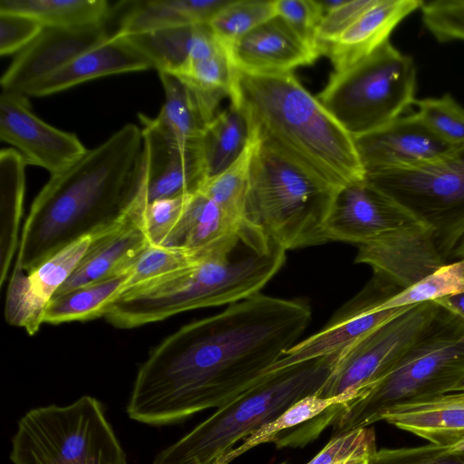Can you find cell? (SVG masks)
Instances as JSON below:
<instances>
[{"instance_id": "6da1fadb", "label": "cell", "mask_w": 464, "mask_h": 464, "mask_svg": "<svg viewBox=\"0 0 464 464\" xmlns=\"http://www.w3.org/2000/svg\"><path fill=\"white\" fill-rule=\"evenodd\" d=\"M310 321L306 301L257 294L183 325L139 367L128 416L170 425L227 404L268 372Z\"/></svg>"}, {"instance_id": "7a4b0ae2", "label": "cell", "mask_w": 464, "mask_h": 464, "mask_svg": "<svg viewBox=\"0 0 464 464\" xmlns=\"http://www.w3.org/2000/svg\"><path fill=\"white\" fill-rule=\"evenodd\" d=\"M144 172L141 128L128 123L51 176L23 225L13 271L30 272L117 219L137 196Z\"/></svg>"}, {"instance_id": "3957f363", "label": "cell", "mask_w": 464, "mask_h": 464, "mask_svg": "<svg viewBox=\"0 0 464 464\" xmlns=\"http://www.w3.org/2000/svg\"><path fill=\"white\" fill-rule=\"evenodd\" d=\"M285 258L286 250L251 223L190 265L131 286L108 306L104 318L130 329L190 310L230 305L260 294Z\"/></svg>"}, {"instance_id": "277c9868", "label": "cell", "mask_w": 464, "mask_h": 464, "mask_svg": "<svg viewBox=\"0 0 464 464\" xmlns=\"http://www.w3.org/2000/svg\"><path fill=\"white\" fill-rule=\"evenodd\" d=\"M229 98L246 117L252 142L285 155L335 188L364 178L353 137L292 72L235 68Z\"/></svg>"}, {"instance_id": "5b68a950", "label": "cell", "mask_w": 464, "mask_h": 464, "mask_svg": "<svg viewBox=\"0 0 464 464\" xmlns=\"http://www.w3.org/2000/svg\"><path fill=\"white\" fill-rule=\"evenodd\" d=\"M463 378L464 319L440 305L396 366L363 395L343 404L332 424L333 437L383 420L397 408L451 392Z\"/></svg>"}, {"instance_id": "8992f818", "label": "cell", "mask_w": 464, "mask_h": 464, "mask_svg": "<svg viewBox=\"0 0 464 464\" xmlns=\"http://www.w3.org/2000/svg\"><path fill=\"white\" fill-rule=\"evenodd\" d=\"M337 354L305 361L264 375L255 385L160 451L153 464H215L264 424L324 385Z\"/></svg>"}, {"instance_id": "52a82bcc", "label": "cell", "mask_w": 464, "mask_h": 464, "mask_svg": "<svg viewBox=\"0 0 464 464\" xmlns=\"http://www.w3.org/2000/svg\"><path fill=\"white\" fill-rule=\"evenodd\" d=\"M246 218L285 250L324 244L338 188L285 155L252 142Z\"/></svg>"}, {"instance_id": "ba28073f", "label": "cell", "mask_w": 464, "mask_h": 464, "mask_svg": "<svg viewBox=\"0 0 464 464\" xmlns=\"http://www.w3.org/2000/svg\"><path fill=\"white\" fill-rule=\"evenodd\" d=\"M14 464H126L103 405L83 395L72 404L34 408L18 421Z\"/></svg>"}, {"instance_id": "9c48e42d", "label": "cell", "mask_w": 464, "mask_h": 464, "mask_svg": "<svg viewBox=\"0 0 464 464\" xmlns=\"http://www.w3.org/2000/svg\"><path fill=\"white\" fill-rule=\"evenodd\" d=\"M413 59L384 43L353 65L334 72L317 99L353 138L375 130L415 102Z\"/></svg>"}, {"instance_id": "30bf717a", "label": "cell", "mask_w": 464, "mask_h": 464, "mask_svg": "<svg viewBox=\"0 0 464 464\" xmlns=\"http://www.w3.org/2000/svg\"><path fill=\"white\" fill-rule=\"evenodd\" d=\"M364 179L429 227L448 262L464 235V143L424 162L364 173Z\"/></svg>"}, {"instance_id": "8fae6325", "label": "cell", "mask_w": 464, "mask_h": 464, "mask_svg": "<svg viewBox=\"0 0 464 464\" xmlns=\"http://www.w3.org/2000/svg\"><path fill=\"white\" fill-rule=\"evenodd\" d=\"M435 302L413 304L341 352L315 393L332 398L349 391L364 392L399 362L439 312Z\"/></svg>"}, {"instance_id": "7c38bea8", "label": "cell", "mask_w": 464, "mask_h": 464, "mask_svg": "<svg viewBox=\"0 0 464 464\" xmlns=\"http://www.w3.org/2000/svg\"><path fill=\"white\" fill-rule=\"evenodd\" d=\"M401 291L379 276L345 303L317 333L286 350L268 372L305 361L339 354L409 306L383 309L381 304Z\"/></svg>"}, {"instance_id": "4fadbf2b", "label": "cell", "mask_w": 464, "mask_h": 464, "mask_svg": "<svg viewBox=\"0 0 464 464\" xmlns=\"http://www.w3.org/2000/svg\"><path fill=\"white\" fill-rule=\"evenodd\" d=\"M147 203L145 167L140 188L130 207L113 222L91 234L86 252L52 299L121 273L151 246L144 218Z\"/></svg>"}, {"instance_id": "5bb4252c", "label": "cell", "mask_w": 464, "mask_h": 464, "mask_svg": "<svg viewBox=\"0 0 464 464\" xmlns=\"http://www.w3.org/2000/svg\"><path fill=\"white\" fill-rule=\"evenodd\" d=\"M0 139L13 145L27 165L41 167L51 176L70 168L88 150L74 133L36 116L28 97L19 92H1Z\"/></svg>"}, {"instance_id": "9a60e30c", "label": "cell", "mask_w": 464, "mask_h": 464, "mask_svg": "<svg viewBox=\"0 0 464 464\" xmlns=\"http://www.w3.org/2000/svg\"><path fill=\"white\" fill-rule=\"evenodd\" d=\"M419 226L424 225L363 178L336 190L324 232L328 241L360 246Z\"/></svg>"}, {"instance_id": "2e32d148", "label": "cell", "mask_w": 464, "mask_h": 464, "mask_svg": "<svg viewBox=\"0 0 464 464\" xmlns=\"http://www.w3.org/2000/svg\"><path fill=\"white\" fill-rule=\"evenodd\" d=\"M146 162L148 203L198 192L207 180L200 143L185 142L154 118L139 114Z\"/></svg>"}, {"instance_id": "e0dca14e", "label": "cell", "mask_w": 464, "mask_h": 464, "mask_svg": "<svg viewBox=\"0 0 464 464\" xmlns=\"http://www.w3.org/2000/svg\"><path fill=\"white\" fill-rule=\"evenodd\" d=\"M91 241V234L83 236L30 272L12 271L5 305L6 322L29 335L35 334L44 324L48 304L73 272Z\"/></svg>"}, {"instance_id": "ac0fdd59", "label": "cell", "mask_w": 464, "mask_h": 464, "mask_svg": "<svg viewBox=\"0 0 464 464\" xmlns=\"http://www.w3.org/2000/svg\"><path fill=\"white\" fill-rule=\"evenodd\" d=\"M109 36L104 23L74 27L44 26L2 75V92L22 93Z\"/></svg>"}, {"instance_id": "d6986e66", "label": "cell", "mask_w": 464, "mask_h": 464, "mask_svg": "<svg viewBox=\"0 0 464 464\" xmlns=\"http://www.w3.org/2000/svg\"><path fill=\"white\" fill-rule=\"evenodd\" d=\"M354 262L371 266L373 275L401 290L448 263L425 226L395 230L358 246Z\"/></svg>"}, {"instance_id": "ffe728a7", "label": "cell", "mask_w": 464, "mask_h": 464, "mask_svg": "<svg viewBox=\"0 0 464 464\" xmlns=\"http://www.w3.org/2000/svg\"><path fill=\"white\" fill-rule=\"evenodd\" d=\"M353 139L364 173L430 160L456 146L435 134L416 112Z\"/></svg>"}, {"instance_id": "44dd1931", "label": "cell", "mask_w": 464, "mask_h": 464, "mask_svg": "<svg viewBox=\"0 0 464 464\" xmlns=\"http://www.w3.org/2000/svg\"><path fill=\"white\" fill-rule=\"evenodd\" d=\"M235 68L258 74L292 72L320 55L275 15L227 49Z\"/></svg>"}, {"instance_id": "7402d4cb", "label": "cell", "mask_w": 464, "mask_h": 464, "mask_svg": "<svg viewBox=\"0 0 464 464\" xmlns=\"http://www.w3.org/2000/svg\"><path fill=\"white\" fill-rule=\"evenodd\" d=\"M150 68V61L124 35L116 32L22 93L28 98L44 97L101 77Z\"/></svg>"}, {"instance_id": "603a6c76", "label": "cell", "mask_w": 464, "mask_h": 464, "mask_svg": "<svg viewBox=\"0 0 464 464\" xmlns=\"http://www.w3.org/2000/svg\"><path fill=\"white\" fill-rule=\"evenodd\" d=\"M362 395V392L359 391H349L332 398L307 395L293 403L273 420L261 426L215 464H229L254 447L267 442L275 443L278 449L303 447L321 433L317 426L319 416L326 414L331 407L338 413L343 403Z\"/></svg>"}, {"instance_id": "cb8c5ba5", "label": "cell", "mask_w": 464, "mask_h": 464, "mask_svg": "<svg viewBox=\"0 0 464 464\" xmlns=\"http://www.w3.org/2000/svg\"><path fill=\"white\" fill-rule=\"evenodd\" d=\"M423 4L421 0H377L336 40L323 47L321 54L329 57L334 72L344 70L389 41L395 27Z\"/></svg>"}, {"instance_id": "d4e9b609", "label": "cell", "mask_w": 464, "mask_h": 464, "mask_svg": "<svg viewBox=\"0 0 464 464\" xmlns=\"http://www.w3.org/2000/svg\"><path fill=\"white\" fill-rule=\"evenodd\" d=\"M122 35L158 72L179 74L191 62L209 57L224 48L208 24Z\"/></svg>"}, {"instance_id": "484cf974", "label": "cell", "mask_w": 464, "mask_h": 464, "mask_svg": "<svg viewBox=\"0 0 464 464\" xmlns=\"http://www.w3.org/2000/svg\"><path fill=\"white\" fill-rule=\"evenodd\" d=\"M383 420L443 448L464 440V392H452L405 405Z\"/></svg>"}, {"instance_id": "4316f807", "label": "cell", "mask_w": 464, "mask_h": 464, "mask_svg": "<svg viewBox=\"0 0 464 464\" xmlns=\"http://www.w3.org/2000/svg\"><path fill=\"white\" fill-rule=\"evenodd\" d=\"M251 221H237L227 215L200 191L192 194L164 246L208 254L237 238Z\"/></svg>"}, {"instance_id": "83f0119b", "label": "cell", "mask_w": 464, "mask_h": 464, "mask_svg": "<svg viewBox=\"0 0 464 464\" xmlns=\"http://www.w3.org/2000/svg\"><path fill=\"white\" fill-rule=\"evenodd\" d=\"M165 102L155 121L182 141L200 143L218 104L181 77L159 72Z\"/></svg>"}, {"instance_id": "f1b7e54d", "label": "cell", "mask_w": 464, "mask_h": 464, "mask_svg": "<svg viewBox=\"0 0 464 464\" xmlns=\"http://www.w3.org/2000/svg\"><path fill=\"white\" fill-rule=\"evenodd\" d=\"M230 0H149L128 2L117 33L134 34L208 24Z\"/></svg>"}, {"instance_id": "f546056e", "label": "cell", "mask_w": 464, "mask_h": 464, "mask_svg": "<svg viewBox=\"0 0 464 464\" xmlns=\"http://www.w3.org/2000/svg\"><path fill=\"white\" fill-rule=\"evenodd\" d=\"M24 158L13 148L0 151V284L17 253L25 191Z\"/></svg>"}, {"instance_id": "4dcf8cb0", "label": "cell", "mask_w": 464, "mask_h": 464, "mask_svg": "<svg viewBox=\"0 0 464 464\" xmlns=\"http://www.w3.org/2000/svg\"><path fill=\"white\" fill-rule=\"evenodd\" d=\"M130 277L127 268L52 299L44 311V324H61L104 317L108 306L127 289Z\"/></svg>"}, {"instance_id": "1f68e13d", "label": "cell", "mask_w": 464, "mask_h": 464, "mask_svg": "<svg viewBox=\"0 0 464 464\" xmlns=\"http://www.w3.org/2000/svg\"><path fill=\"white\" fill-rule=\"evenodd\" d=\"M251 143V132L243 112L230 102L207 126L200 148L207 179L233 165Z\"/></svg>"}, {"instance_id": "d6a6232c", "label": "cell", "mask_w": 464, "mask_h": 464, "mask_svg": "<svg viewBox=\"0 0 464 464\" xmlns=\"http://www.w3.org/2000/svg\"><path fill=\"white\" fill-rule=\"evenodd\" d=\"M111 10L105 0H0V12L23 14L53 27L105 23Z\"/></svg>"}, {"instance_id": "836d02e7", "label": "cell", "mask_w": 464, "mask_h": 464, "mask_svg": "<svg viewBox=\"0 0 464 464\" xmlns=\"http://www.w3.org/2000/svg\"><path fill=\"white\" fill-rule=\"evenodd\" d=\"M252 144L228 169L206 180L199 190L227 215L244 222L246 218L249 165Z\"/></svg>"}, {"instance_id": "e575fe53", "label": "cell", "mask_w": 464, "mask_h": 464, "mask_svg": "<svg viewBox=\"0 0 464 464\" xmlns=\"http://www.w3.org/2000/svg\"><path fill=\"white\" fill-rule=\"evenodd\" d=\"M275 15V1L230 0L208 25L227 50L235 42Z\"/></svg>"}, {"instance_id": "d590c367", "label": "cell", "mask_w": 464, "mask_h": 464, "mask_svg": "<svg viewBox=\"0 0 464 464\" xmlns=\"http://www.w3.org/2000/svg\"><path fill=\"white\" fill-rule=\"evenodd\" d=\"M464 292V257L447 263L413 285L383 301L384 309L435 301Z\"/></svg>"}, {"instance_id": "8d00e7d4", "label": "cell", "mask_w": 464, "mask_h": 464, "mask_svg": "<svg viewBox=\"0 0 464 464\" xmlns=\"http://www.w3.org/2000/svg\"><path fill=\"white\" fill-rule=\"evenodd\" d=\"M235 67L224 47L213 55L191 62L179 74H175L200 92L219 101L230 97Z\"/></svg>"}, {"instance_id": "74e56055", "label": "cell", "mask_w": 464, "mask_h": 464, "mask_svg": "<svg viewBox=\"0 0 464 464\" xmlns=\"http://www.w3.org/2000/svg\"><path fill=\"white\" fill-rule=\"evenodd\" d=\"M416 113L440 139L451 145L464 143V108L450 94L415 100Z\"/></svg>"}, {"instance_id": "f35d334b", "label": "cell", "mask_w": 464, "mask_h": 464, "mask_svg": "<svg viewBox=\"0 0 464 464\" xmlns=\"http://www.w3.org/2000/svg\"><path fill=\"white\" fill-rule=\"evenodd\" d=\"M203 256L205 254L190 249L151 245L128 266L130 277L126 290L146 280L181 269Z\"/></svg>"}, {"instance_id": "ab89813d", "label": "cell", "mask_w": 464, "mask_h": 464, "mask_svg": "<svg viewBox=\"0 0 464 464\" xmlns=\"http://www.w3.org/2000/svg\"><path fill=\"white\" fill-rule=\"evenodd\" d=\"M426 29L439 42H464V0L424 2L420 9Z\"/></svg>"}, {"instance_id": "60d3db41", "label": "cell", "mask_w": 464, "mask_h": 464, "mask_svg": "<svg viewBox=\"0 0 464 464\" xmlns=\"http://www.w3.org/2000/svg\"><path fill=\"white\" fill-rule=\"evenodd\" d=\"M368 464H464V451L428 444L414 448L375 450Z\"/></svg>"}, {"instance_id": "b9f144b4", "label": "cell", "mask_w": 464, "mask_h": 464, "mask_svg": "<svg viewBox=\"0 0 464 464\" xmlns=\"http://www.w3.org/2000/svg\"><path fill=\"white\" fill-rule=\"evenodd\" d=\"M191 195L147 203L144 218L152 246H164L177 227Z\"/></svg>"}, {"instance_id": "7bdbcfd3", "label": "cell", "mask_w": 464, "mask_h": 464, "mask_svg": "<svg viewBox=\"0 0 464 464\" xmlns=\"http://www.w3.org/2000/svg\"><path fill=\"white\" fill-rule=\"evenodd\" d=\"M275 14L319 54L315 46L314 34L323 16L316 1L276 0L275 1Z\"/></svg>"}, {"instance_id": "ee69618b", "label": "cell", "mask_w": 464, "mask_h": 464, "mask_svg": "<svg viewBox=\"0 0 464 464\" xmlns=\"http://www.w3.org/2000/svg\"><path fill=\"white\" fill-rule=\"evenodd\" d=\"M375 450L374 430L363 428L333 437L324 448L306 464H336L352 456L372 454Z\"/></svg>"}, {"instance_id": "f6af8a7d", "label": "cell", "mask_w": 464, "mask_h": 464, "mask_svg": "<svg viewBox=\"0 0 464 464\" xmlns=\"http://www.w3.org/2000/svg\"><path fill=\"white\" fill-rule=\"evenodd\" d=\"M377 0H347L326 14L315 29L314 42L321 54L323 47L336 40L350 28Z\"/></svg>"}, {"instance_id": "bcb514c9", "label": "cell", "mask_w": 464, "mask_h": 464, "mask_svg": "<svg viewBox=\"0 0 464 464\" xmlns=\"http://www.w3.org/2000/svg\"><path fill=\"white\" fill-rule=\"evenodd\" d=\"M34 18L14 12H0V54L9 55L25 48L43 30Z\"/></svg>"}, {"instance_id": "7dc6e473", "label": "cell", "mask_w": 464, "mask_h": 464, "mask_svg": "<svg viewBox=\"0 0 464 464\" xmlns=\"http://www.w3.org/2000/svg\"><path fill=\"white\" fill-rule=\"evenodd\" d=\"M435 302L464 319V292L435 300Z\"/></svg>"}, {"instance_id": "c3c4849f", "label": "cell", "mask_w": 464, "mask_h": 464, "mask_svg": "<svg viewBox=\"0 0 464 464\" xmlns=\"http://www.w3.org/2000/svg\"><path fill=\"white\" fill-rule=\"evenodd\" d=\"M346 2L347 0H321L316 1V4L324 18L326 14L340 7Z\"/></svg>"}, {"instance_id": "681fc988", "label": "cell", "mask_w": 464, "mask_h": 464, "mask_svg": "<svg viewBox=\"0 0 464 464\" xmlns=\"http://www.w3.org/2000/svg\"><path fill=\"white\" fill-rule=\"evenodd\" d=\"M371 455L372 454H361V455L353 456L348 459L346 464H368V459Z\"/></svg>"}, {"instance_id": "f907efd6", "label": "cell", "mask_w": 464, "mask_h": 464, "mask_svg": "<svg viewBox=\"0 0 464 464\" xmlns=\"http://www.w3.org/2000/svg\"><path fill=\"white\" fill-rule=\"evenodd\" d=\"M463 258L464 257V235L458 243L457 246L455 247L453 253H452V258Z\"/></svg>"}, {"instance_id": "816d5d0a", "label": "cell", "mask_w": 464, "mask_h": 464, "mask_svg": "<svg viewBox=\"0 0 464 464\" xmlns=\"http://www.w3.org/2000/svg\"><path fill=\"white\" fill-rule=\"evenodd\" d=\"M451 451H464V440L449 448Z\"/></svg>"}, {"instance_id": "f5cc1de1", "label": "cell", "mask_w": 464, "mask_h": 464, "mask_svg": "<svg viewBox=\"0 0 464 464\" xmlns=\"http://www.w3.org/2000/svg\"><path fill=\"white\" fill-rule=\"evenodd\" d=\"M452 392H464V378L457 383Z\"/></svg>"}]
</instances>
